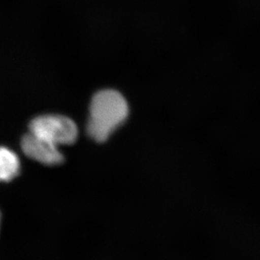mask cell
<instances>
[{
	"label": "cell",
	"mask_w": 260,
	"mask_h": 260,
	"mask_svg": "<svg viewBox=\"0 0 260 260\" xmlns=\"http://www.w3.org/2000/svg\"><path fill=\"white\" fill-rule=\"evenodd\" d=\"M128 115L129 106L121 93L114 89L99 91L91 101L87 133L93 141L104 143L125 122Z\"/></svg>",
	"instance_id": "cell-1"
},
{
	"label": "cell",
	"mask_w": 260,
	"mask_h": 260,
	"mask_svg": "<svg viewBox=\"0 0 260 260\" xmlns=\"http://www.w3.org/2000/svg\"><path fill=\"white\" fill-rule=\"evenodd\" d=\"M0 223H1V213H0Z\"/></svg>",
	"instance_id": "cell-5"
},
{
	"label": "cell",
	"mask_w": 260,
	"mask_h": 260,
	"mask_svg": "<svg viewBox=\"0 0 260 260\" xmlns=\"http://www.w3.org/2000/svg\"><path fill=\"white\" fill-rule=\"evenodd\" d=\"M29 133L56 145H71L78 138V128L75 123L67 116L43 115L30 121Z\"/></svg>",
	"instance_id": "cell-2"
},
{
	"label": "cell",
	"mask_w": 260,
	"mask_h": 260,
	"mask_svg": "<svg viewBox=\"0 0 260 260\" xmlns=\"http://www.w3.org/2000/svg\"><path fill=\"white\" fill-rule=\"evenodd\" d=\"M20 162L15 152L0 147V182L11 181L20 174Z\"/></svg>",
	"instance_id": "cell-4"
},
{
	"label": "cell",
	"mask_w": 260,
	"mask_h": 260,
	"mask_svg": "<svg viewBox=\"0 0 260 260\" xmlns=\"http://www.w3.org/2000/svg\"><path fill=\"white\" fill-rule=\"evenodd\" d=\"M21 148L28 157L42 165L56 166L64 162V156L57 146L30 133L21 139Z\"/></svg>",
	"instance_id": "cell-3"
}]
</instances>
